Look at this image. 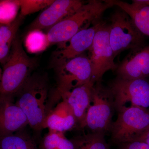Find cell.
Instances as JSON below:
<instances>
[{
    "label": "cell",
    "instance_id": "obj_11",
    "mask_svg": "<svg viewBox=\"0 0 149 149\" xmlns=\"http://www.w3.org/2000/svg\"><path fill=\"white\" fill-rule=\"evenodd\" d=\"M85 2L79 0H56L43 11L29 25V31H47L77 11Z\"/></svg>",
    "mask_w": 149,
    "mask_h": 149
},
{
    "label": "cell",
    "instance_id": "obj_9",
    "mask_svg": "<svg viewBox=\"0 0 149 149\" xmlns=\"http://www.w3.org/2000/svg\"><path fill=\"white\" fill-rule=\"evenodd\" d=\"M109 24L106 22L96 33L92 45L89 50V57L93 68L91 82L101 83L104 74L109 70H115L113 51L109 42Z\"/></svg>",
    "mask_w": 149,
    "mask_h": 149
},
{
    "label": "cell",
    "instance_id": "obj_22",
    "mask_svg": "<svg viewBox=\"0 0 149 149\" xmlns=\"http://www.w3.org/2000/svg\"><path fill=\"white\" fill-rule=\"evenodd\" d=\"M20 10L17 0L0 1V24L6 25L13 22Z\"/></svg>",
    "mask_w": 149,
    "mask_h": 149
},
{
    "label": "cell",
    "instance_id": "obj_25",
    "mask_svg": "<svg viewBox=\"0 0 149 149\" xmlns=\"http://www.w3.org/2000/svg\"><path fill=\"white\" fill-rule=\"evenodd\" d=\"M136 141H140L144 142L149 146V128L143 135Z\"/></svg>",
    "mask_w": 149,
    "mask_h": 149
},
{
    "label": "cell",
    "instance_id": "obj_16",
    "mask_svg": "<svg viewBox=\"0 0 149 149\" xmlns=\"http://www.w3.org/2000/svg\"><path fill=\"white\" fill-rule=\"evenodd\" d=\"M111 1L128 15L142 35L149 37V0H136L132 3L116 0Z\"/></svg>",
    "mask_w": 149,
    "mask_h": 149
},
{
    "label": "cell",
    "instance_id": "obj_2",
    "mask_svg": "<svg viewBox=\"0 0 149 149\" xmlns=\"http://www.w3.org/2000/svg\"><path fill=\"white\" fill-rule=\"evenodd\" d=\"M114 6L111 0H92L47 31L50 45L64 44L82 29L96 23L106 10Z\"/></svg>",
    "mask_w": 149,
    "mask_h": 149
},
{
    "label": "cell",
    "instance_id": "obj_5",
    "mask_svg": "<svg viewBox=\"0 0 149 149\" xmlns=\"http://www.w3.org/2000/svg\"><path fill=\"white\" fill-rule=\"evenodd\" d=\"M117 119L112 123L111 140L121 144L136 141L149 128V110L140 107H123L118 110Z\"/></svg>",
    "mask_w": 149,
    "mask_h": 149
},
{
    "label": "cell",
    "instance_id": "obj_26",
    "mask_svg": "<svg viewBox=\"0 0 149 149\" xmlns=\"http://www.w3.org/2000/svg\"><path fill=\"white\" fill-rule=\"evenodd\" d=\"M2 74V69L0 67V87H1V80Z\"/></svg>",
    "mask_w": 149,
    "mask_h": 149
},
{
    "label": "cell",
    "instance_id": "obj_18",
    "mask_svg": "<svg viewBox=\"0 0 149 149\" xmlns=\"http://www.w3.org/2000/svg\"><path fill=\"white\" fill-rule=\"evenodd\" d=\"M19 131L0 136V149H39L28 134Z\"/></svg>",
    "mask_w": 149,
    "mask_h": 149
},
{
    "label": "cell",
    "instance_id": "obj_8",
    "mask_svg": "<svg viewBox=\"0 0 149 149\" xmlns=\"http://www.w3.org/2000/svg\"><path fill=\"white\" fill-rule=\"evenodd\" d=\"M109 88L118 111L128 102L132 106L145 109L149 107V82L146 78L127 80L117 77Z\"/></svg>",
    "mask_w": 149,
    "mask_h": 149
},
{
    "label": "cell",
    "instance_id": "obj_6",
    "mask_svg": "<svg viewBox=\"0 0 149 149\" xmlns=\"http://www.w3.org/2000/svg\"><path fill=\"white\" fill-rule=\"evenodd\" d=\"M113 108L114 100L109 88L101 83L94 84L92 102L81 128L87 127L92 133L104 134L110 130Z\"/></svg>",
    "mask_w": 149,
    "mask_h": 149
},
{
    "label": "cell",
    "instance_id": "obj_20",
    "mask_svg": "<svg viewBox=\"0 0 149 149\" xmlns=\"http://www.w3.org/2000/svg\"><path fill=\"white\" fill-rule=\"evenodd\" d=\"M101 133H91L77 136L72 139L76 149H109Z\"/></svg>",
    "mask_w": 149,
    "mask_h": 149
},
{
    "label": "cell",
    "instance_id": "obj_17",
    "mask_svg": "<svg viewBox=\"0 0 149 149\" xmlns=\"http://www.w3.org/2000/svg\"><path fill=\"white\" fill-rule=\"evenodd\" d=\"M24 18L19 14L10 24H0V64L3 65L8 58L13 44Z\"/></svg>",
    "mask_w": 149,
    "mask_h": 149
},
{
    "label": "cell",
    "instance_id": "obj_1",
    "mask_svg": "<svg viewBox=\"0 0 149 149\" xmlns=\"http://www.w3.org/2000/svg\"><path fill=\"white\" fill-rule=\"evenodd\" d=\"M49 91L47 77L34 73L16 95L15 103L27 116L28 125L37 133L42 130L43 123L47 114Z\"/></svg>",
    "mask_w": 149,
    "mask_h": 149
},
{
    "label": "cell",
    "instance_id": "obj_13",
    "mask_svg": "<svg viewBox=\"0 0 149 149\" xmlns=\"http://www.w3.org/2000/svg\"><path fill=\"white\" fill-rule=\"evenodd\" d=\"M118 77L127 80L149 76V45L132 50L118 66Z\"/></svg>",
    "mask_w": 149,
    "mask_h": 149
},
{
    "label": "cell",
    "instance_id": "obj_3",
    "mask_svg": "<svg viewBox=\"0 0 149 149\" xmlns=\"http://www.w3.org/2000/svg\"><path fill=\"white\" fill-rule=\"evenodd\" d=\"M56 85L49 96L47 113L61 99L62 96L91 80L93 68L88 56L84 54L55 66Z\"/></svg>",
    "mask_w": 149,
    "mask_h": 149
},
{
    "label": "cell",
    "instance_id": "obj_10",
    "mask_svg": "<svg viewBox=\"0 0 149 149\" xmlns=\"http://www.w3.org/2000/svg\"><path fill=\"white\" fill-rule=\"evenodd\" d=\"M104 22L98 21L93 26L80 30L66 42L61 45V47L54 53V66L89 50L92 45L96 33Z\"/></svg>",
    "mask_w": 149,
    "mask_h": 149
},
{
    "label": "cell",
    "instance_id": "obj_12",
    "mask_svg": "<svg viewBox=\"0 0 149 149\" xmlns=\"http://www.w3.org/2000/svg\"><path fill=\"white\" fill-rule=\"evenodd\" d=\"M14 98L0 94V136L16 133L28 125L27 116Z\"/></svg>",
    "mask_w": 149,
    "mask_h": 149
},
{
    "label": "cell",
    "instance_id": "obj_4",
    "mask_svg": "<svg viewBox=\"0 0 149 149\" xmlns=\"http://www.w3.org/2000/svg\"><path fill=\"white\" fill-rule=\"evenodd\" d=\"M36 66V61L27 55L17 35L8 58L3 65L0 94L16 96Z\"/></svg>",
    "mask_w": 149,
    "mask_h": 149
},
{
    "label": "cell",
    "instance_id": "obj_19",
    "mask_svg": "<svg viewBox=\"0 0 149 149\" xmlns=\"http://www.w3.org/2000/svg\"><path fill=\"white\" fill-rule=\"evenodd\" d=\"M39 149H76L72 140H68L64 133L49 130L40 142Z\"/></svg>",
    "mask_w": 149,
    "mask_h": 149
},
{
    "label": "cell",
    "instance_id": "obj_15",
    "mask_svg": "<svg viewBox=\"0 0 149 149\" xmlns=\"http://www.w3.org/2000/svg\"><path fill=\"white\" fill-rule=\"evenodd\" d=\"M77 125V120L71 108L62 101L48 113L43 123L42 128L64 133Z\"/></svg>",
    "mask_w": 149,
    "mask_h": 149
},
{
    "label": "cell",
    "instance_id": "obj_14",
    "mask_svg": "<svg viewBox=\"0 0 149 149\" xmlns=\"http://www.w3.org/2000/svg\"><path fill=\"white\" fill-rule=\"evenodd\" d=\"M94 83L91 81L74 88L62 96V101L71 108L77 123L81 128L86 117L92 100L93 88Z\"/></svg>",
    "mask_w": 149,
    "mask_h": 149
},
{
    "label": "cell",
    "instance_id": "obj_21",
    "mask_svg": "<svg viewBox=\"0 0 149 149\" xmlns=\"http://www.w3.org/2000/svg\"><path fill=\"white\" fill-rule=\"evenodd\" d=\"M24 45L27 51L32 54L42 52L50 46L47 33L37 29L29 31L25 37Z\"/></svg>",
    "mask_w": 149,
    "mask_h": 149
},
{
    "label": "cell",
    "instance_id": "obj_23",
    "mask_svg": "<svg viewBox=\"0 0 149 149\" xmlns=\"http://www.w3.org/2000/svg\"><path fill=\"white\" fill-rule=\"evenodd\" d=\"M20 7L19 15L24 17L27 15L46 8L54 0H17Z\"/></svg>",
    "mask_w": 149,
    "mask_h": 149
},
{
    "label": "cell",
    "instance_id": "obj_7",
    "mask_svg": "<svg viewBox=\"0 0 149 149\" xmlns=\"http://www.w3.org/2000/svg\"><path fill=\"white\" fill-rule=\"evenodd\" d=\"M110 22L109 42L115 58L123 51L143 47L144 36L124 11L120 8L116 11Z\"/></svg>",
    "mask_w": 149,
    "mask_h": 149
},
{
    "label": "cell",
    "instance_id": "obj_24",
    "mask_svg": "<svg viewBox=\"0 0 149 149\" xmlns=\"http://www.w3.org/2000/svg\"><path fill=\"white\" fill-rule=\"evenodd\" d=\"M119 149H149V146L142 141H134L120 145Z\"/></svg>",
    "mask_w": 149,
    "mask_h": 149
}]
</instances>
